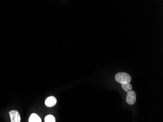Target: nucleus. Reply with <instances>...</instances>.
I'll return each instance as SVG.
<instances>
[{
  "label": "nucleus",
  "mask_w": 163,
  "mask_h": 122,
  "mask_svg": "<svg viewBox=\"0 0 163 122\" xmlns=\"http://www.w3.org/2000/svg\"><path fill=\"white\" fill-rule=\"evenodd\" d=\"M45 122H56L55 118L52 115H48L45 118Z\"/></svg>",
  "instance_id": "6"
},
{
  "label": "nucleus",
  "mask_w": 163,
  "mask_h": 122,
  "mask_svg": "<svg viewBox=\"0 0 163 122\" xmlns=\"http://www.w3.org/2000/svg\"><path fill=\"white\" fill-rule=\"evenodd\" d=\"M126 101L128 105H133L136 101V94L133 90H130L127 92V97L126 98Z\"/></svg>",
  "instance_id": "2"
},
{
  "label": "nucleus",
  "mask_w": 163,
  "mask_h": 122,
  "mask_svg": "<svg viewBox=\"0 0 163 122\" xmlns=\"http://www.w3.org/2000/svg\"><path fill=\"white\" fill-rule=\"evenodd\" d=\"M11 122H21V117L19 112L17 111H12L9 112Z\"/></svg>",
  "instance_id": "3"
},
{
  "label": "nucleus",
  "mask_w": 163,
  "mask_h": 122,
  "mask_svg": "<svg viewBox=\"0 0 163 122\" xmlns=\"http://www.w3.org/2000/svg\"><path fill=\"white\" fill-rule=\"evenodd\" d=\"M115 79L120 84H128L131 82V77L125 72H119L116 74Z\"/></svg>",
  "instance_id": "1"
},
{
  "label": "nucleus",
  "mask_w": 163,
  "mask_h": 122,
  "mask_svg": "<svg viewBox=\"0 0 163 122\" xmlns=\"http://www.w3.org/2000/svg\"><path fill=\"white\" fill-rule=\"evenodd\" d=\"M122 87L124 90L126 92H128V91L131 90L132 87L131 84H130V83L122 84Z\"/></svg>",
  "instance_id": "7"
},
{
  "label": "nucleus",
  "mask_w": 163,
  "mask_h": 122,
  "mask_svg": "<svg viewBox=\"0 0 163 122\" xmlns=\"http://www.w3.org/2000/svg\"><path fill=\"white\" fill-rule=\"evenodd\" d=\"M29 122H42V120L37 114L33 113L30 116Z\"/></svg>",
  "instance_id": "5"
},
{
  "label": "nucleus",
  "mask_w": 163,
  "mask_h": 122,
  "mask_svg": "<svg viewBox=\"0 0 163 122\" xmlns=\"http://www.w3.org/2000/svg\"><path fill=\"white\" fill-rule=\"evenodd\" d=\"M57 99L55 97L49 96L45 99V105L48 107H52L56 104Z\"/></svg>",
  "instance_id": "4"
}]
</instances>
